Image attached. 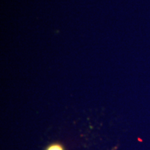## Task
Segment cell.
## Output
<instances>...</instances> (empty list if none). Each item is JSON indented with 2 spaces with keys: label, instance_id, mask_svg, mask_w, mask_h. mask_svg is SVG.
<instances>
[{
  "label": "cell",
  "instance_id": "6da1fadb",
  "mask_svg": "<svg viewBox=\"0 0 150 150\" xmlns=\"http://www.w3.org/2000/svg\"><path fill=\"white\" fill-rule=\"evenodd\" d=\"M45 150H65L63 145L61 143H52L46 148Z\"/></svg>",
  "mask_w": 150,
  "mask_h": 150
}]
</instances>
